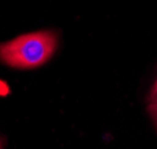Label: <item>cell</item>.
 I'll use <instances>...</instances> for the list:
<instances>
[{"instance_id":"obj_1","label":"cell","mask_w":157,"mask_h":149,"mask_svg":"<svg viewBox=\"0 0 157 149\" xmlns=\"http://www.w3.org/2000/svg\"><path fill=\"white\" fill-rule=\"evenodd\" d=\"M57 46L55 31L31 32L0 44V61L14 69H34L48 62Z\"/></svg>"},{"instance_id":"obj_3","label":"cell","mask_w":157,"mask_h":149,"mask_svg":"<svg viewBox=\"0 0 157 149\" xmlns=\"http://www.w3.org/2000/svg\"><path fill=\"white\" fill-rule=\"evenodd\" d=\"M150 100L151 101H157V80L154 88H152V90H151V92H150Z\"/></svg>"},{"instance_id":"obj_4","label":"cell","mask_w":157,"mask_h":149,"mask_svg":"<svg viewBox=\"0 0 157 149\" xmlns=\"http://www.w3.org/2000/svg\"><path fill=\"white\" fill-rule=\"evenodd\" d=\"M0 149H2V144H1V141H0Z\"/></svg>"},{"instance_id":"obj_2","label":"cell","mask_w":157,"mask_h":149,"mask_svg":"<svg viewBox=\"0 0 157 149\" xmlns=\"http://www.w3.org/2000/svg\"><path fill=\"white\" fill-rule=\"evenodd\" d=\"M148 112H149L150 117L152 118L154 123L157 128V103H151L148 107Z\"/></svg>"}]
</instances>
